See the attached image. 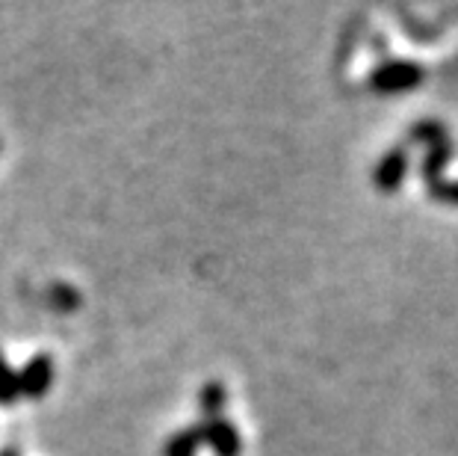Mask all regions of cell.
<instances>
[{
  "label": "cell",
  "mask_w": 458,
  "mask_h": 456,
  "mask_svg": "<svg viewBox=\"0 0 458 456\" xmlns=\"http://www.w3.org/2000/svg\"><path fill=\"white\" fill-rule=\"evenodd\" d=\"M426 81V69L411 60H387L369 72V90L378 95H403Z\"/></svg>",
  "instance_id": "cell-1"
},
{
  "label": "cell",
  "mask_w": 458,
  "mask_h": 456,
  "mask_svg": "<svg viewBox=\"0 0 458 456\" xmlns=\"http://www.w3.org/2000/svg\"><path fill=\"white\" fill-rule=\"evenodd\" d=\"M54 385V358L47 353H36L24 362L18 374V391L21 397H45Z\"/></svg>",
  "instance_id": "cell-2"
},
{
  "label": "cell",
  "mask_w": 458,
  "mask_h": 456,
  "mask_svg": "<svg viewBox=\"0 0 458 456\" xmlns=\"http://www.w3.org/2000/svg\"><path fill=\"white\" fill-rule=\"evenodd\" d=\"M201 433H204V442L210 444L213 456H240V451H242L240 430L228 418L204 421L201 424Z\"/></svg>",
  "instance_id": "cell-3"
},
{
  "label": "cell",
  "mask_w": 458,
  "mask_h": 456,
  "mask_svg": "<svg viewBox=\"0 0 458 456\" xmlns=\"http://www.w3.org/2000/svg\"><path fill=\"white\" fill-rule=\"evenodd\" d=\"M405 176H408V151L403 149V145H396V149H391L382 160H378V167L373 172V181L382 193H396L399 187H403Z\"/></svg>",
  "instance_id": "cell-4"
},
{
  "label": "cell",
  "mask_w": 458,
  "mask_h": 456,
  "mask_svg": "<svg viewBox=\"0 0 458 456\" xmlns=\"http://www.w3.org/2000/svg\"><path fill=\"white\" fill-rule=\"evenodd\" d=\"M201 444H204L201 424L183 426V430L172 433L169 439H165V444H163V456H199Z\"/></svg>",
  "instance_id": "cell-5"
},
{
  "label": "cell",
  "mask_w": 458,
  "mask_h": 456,
  "mask_svg": "<svg viewBox=\"0 0 458 456\" xmlns=\"http://www.w3.org/2000/svg\"><path fill=\"white\" fill-rule=\"evenodd\" d=\"M228 403V388L222 385L219 380H210L201 385L199 391V409L204 415V421H213V418H222V409Z\"/></svg>",
  "instance_id": "cell-6"
},
{
  "label": "cell",
  "mask_w": 458,
  "mask_h": 456,
  "mask_svg": "<svg viewBox=\"0 0 458 456\" xmlns=\"http://www.w3.org/2000/svg\"><path fill=\"white\" fill-rule=\"evenodd\" d=\"M446 160H450V149H446V142H444V140H441V142H435L432 149H428L426 160H423V178H426L428 184H435L437 176L444 172Z\"/></svg>",
  "instance_id": "cell-7"
},
{
  "label": "cell",
  "mask_w": 458,
  "mask_h": 456,
  "mask_svg": "<svg viewBox=\"0 0 458 456\" xmlns=\"http://www.w3.org/2000/svg\"><path fill=\"white\" fill-rule=\"evenodd\" d=\"M18 397H21V391H18V374L0 356V406H13Z\"/></svg>",
  "instance_id": "cell-8"
},
{
  "label": "cell",
  "mask_w": 458,
  "mask_h": 456,
  "mask_svg": "<svg viewBox=\"0 0 458 456\" xmlns=\"http://www.w3.org/2000/svg\"><path fill=\"white\" fill-rule=\"evenodd\" d=\"M428 196H432L435 202H450V205H458V181L428 184Z\"/></svg>",
  "instance_id": "cell-9"
}]
</instances>
